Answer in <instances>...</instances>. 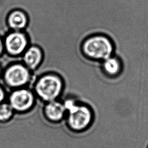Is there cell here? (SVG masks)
<instances>
[{"mask_svg": "<svg viewBox=\"0 0 148 148\" xmlns=\"http://www.w3.org/2000/svg\"><path fill=\"white\" fill-rule=\"evenodd\" d=\"M64 106L69 111L68 121L71 128L79 131L87 127L91 120V112L87 107L77 105L71 99L66 101Z\"/></svg>", "mask_w": 148, "mask_h": 148, "instance_id": "4", "label": "cell"}, {"mask_svg": "<svg viewBox=\"0 0 148 148\" xmlns=\"http://www.w3.org/2000/svg\"><path fill=\"white\" fill-rule=\"evenodd\" d=\"M4 48V43L2 39L0 38V55L2 54Z\"/></svg>", "mask_w": 148, "mask_h": 148, "instance_id": "13", "label": "cell"}, {"mask_svg": "<svg viewBox=\"0 0 148 148\" xmlns=\"http://www.w3.org/2000/svg\"><path fill=\"white\" fill-rule=\"evenodd\" d=\"M102 68L106 75L114 77L121 74L123 70V63L119 58L112 56L102 61Z\"/></svg>", "mask_w": 148, "mask_h": 148, "instance_id": "9", "label": "cell"}, {"mask_svg": "<svg viewBox=\"0 0 148 148\" xmlns=\"http://www.w3.org/2000/svg\"><path fill=\"white\" fill-rule=\"evenodd\" d=\"M36 93L47 101L55 100L64 90L62 79L54 73H46L38 78L35 85Z\"/></svg>", "mask_w": 148, "mask_h": 148, "instance_id": "2", "label": "cell"}, {"mask_svg": "<svg viewBox=\"0 0 148 148\" xmlns=\"http://www.w3.org/2000/svg\"><path fill=\"white\" fill-rule=\"evenodd\" d=\"M7 23L11 31H21L28 24V17L24 11L13 10L8 16Z\"/></svg>", "mask_w": 148, "mask_h": 148, "instance_id": "8", "label": "cell"}, {"mask_svg": "<svg viewBox=\"0 0 148 148\" xmlns=\"http://www.w3.org/2000/svg\"><path fill=\"white\" fill-rule=\"evenodd\" d=\"M13 114V108L10 104H0V121L9 120Z\"/></svg>", "mask_w": 148, "mask_h": 148, "instance_id": "11", "label": "cell"}, {"mask_svg": "<svg viewBox=\"0 0 148 148\" xmlns=\"http://www.w3.org/2000/svg\"><path fill=\"white\" fill-rule=\"evenodd\" d=\"M5 97V92L2 88L0 86V103L2 102V101L4 99Z\"/></svg>", "mask_w": 148, "mask_h": 148, "instance_id": "12", "label": "cell"}, {"mask_svg": "<svg viewBox=\"0 0 148 148\" xmlns=\"http://www.w3.org/2000/svg\"><path fill=\"white\" fill-rule=\"evenodd\" d=\"M114 47L111 39L105 35L97 34L86 39L82 45V51L87 57L103 61L113 56Z\"/></svg>", "mask_w": 148, "mask_h": 148, "instance_id": "1", "label": "cell"}, {"mask_svg": "<svg viewBox=\"0 0 148 148\" xmlns=\"http://www.w3.org/2000/svg\"><path fill=\"white\" fill-rule=\"evenodd\" d=\"M65 110L64 105L54 100L46 106L45 113L49 120L58 121L62 118Z\"/></svg>", "mask_w": 148, "mask_h": 148, "instance_id": "10", "label": "cell"}, {"mask_svg": "<svg viewBox=\"0 0 148 148\" xmlns=\"http://www.w3.org/2000/svg\"><path fill=\"white\" fill-rule=\"evenodd\" d=\"M9 101L13 109L23 112L28 110L32 106L34 103V97L31 90L21 88L12 92Z\"/></svg>", "mask_w": 148, "mask_h": 148, "instance_id": "6", "label": "cell"}, {"mask_svg": "<svg viewBox=\"0 0 148 148\" xmlns=\"http://www.w3.org/2000/svg\"><path fill=\"white\" fill-rule=\"evenodd\" d=\"M31 76V71L22 62L11 64L3 72V79L9 87H23L28 84Z\"/></svg>", "mask_w": 148, "mask_h": 148, "instance_id": "3", "label": "cell"}, {"mask_svg": "<svg viewBox=\"0 0 148 148\" xmlns=\"http://www.w3.org/2000/svg\"><path fill=\"white\" fill-rule=\"evenodd\" d=\"M4 47L7 53L12 56L21 55L28 47V40L23 31H11L3 40Z\"/></svg>", "mask_w": 148, "mask_h": 148, "instance_id": "5", "label": "cell"}, {"mask_svg": "<svg viewBox=\"0 0 148 148\" xmlns=\"http://www.w3.org/2000/svg\"><path fill=\"white\" fill-rule=\"evenodd\" d=\"M43 59V53L37 46H29L20 55V62L24 64L31 71L36 69Z\"/></svg>", "mask_w": 148, "mask_h": 148, "instance_id": "7", "label": "cell"}]
</instances>
